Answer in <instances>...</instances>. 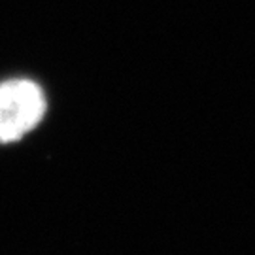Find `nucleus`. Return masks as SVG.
Returning <instances> with one entry per match:
<instances>
[{
  "label": "nucleus",
  "mask_w": 255,
  "mask_h": 255,
  "mask_svg": "<svg viewBox=\"0 0 255 255\" xmlns=\"http://www.w3.org/2000/svg\"><path fill=\"white\" fill-rule=\"evenodd\" d=\"M46 114V97L34 82L0 83V142H15L30 132Z\"/></svg>",
  "instance_id": "nucleus-1"
}]
</instances>
